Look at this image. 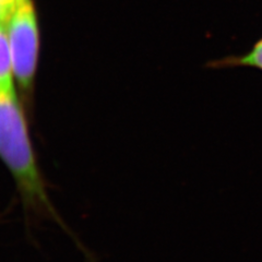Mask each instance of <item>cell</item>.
Wrapping results in <instances>:
<instances>
[{"instance_id": "obj_1", "label": "cell", "mask_w": 262, "mask_h": 262, "mask_svg": "<svg viewBox=\"0 0 262 262\" xmlns=\"http://www.w3.org/2000/svg\"><path fill=\"white\" fill-rule=\"evenodd\" d=\"M7 33L14 77L20 85L30 88L38 55V29L32 0H15L7 18Z\"/></svg>"}, {"instance_id": "obj_2", "label": "cell", "mask_w": 262, "mask_h": 262, "mask_svg": "<svg viewBox=\"0 0 262 262\" xmlns=\"http://www.w3.org/2000/svg\"><path fill=\"white\" fill-rule=\"evenodd\" d=\"M212 67L223 69L234 67H250L262 71V37L253 44L249 52L242 56H228L213 62Z\"/></svg>"}, {"instance_id": "obj_4", "label": "cell", "mask_w": 262, "mask_h": 262, "mask_svg": "<svg viewBox=\"0 0 262 262\" xmlns=\"http://www.w3.org/2000/svg\"><path fill=\"white\" fill-rule=\"evenodd\" d=\"M7 18H8V16L5 15V13H4L3 10H2V8H0V21H2V20H6Z\"/></svg>"}, {"instance_id": "obj_3", "label": "cell", "mask_w": 262, "mask_h": 262, "mask_svg": "<svg viewBox=\"0 0 262 262\" xmlns=\"http://www.w3.org/2000/svg\"><path fill=\"white\" fill-rule=\"evenodd\" d=\"M13 66L9 38L7 33V19L0 21V89L13 86Z\"/></svg>"}]
</instances>
